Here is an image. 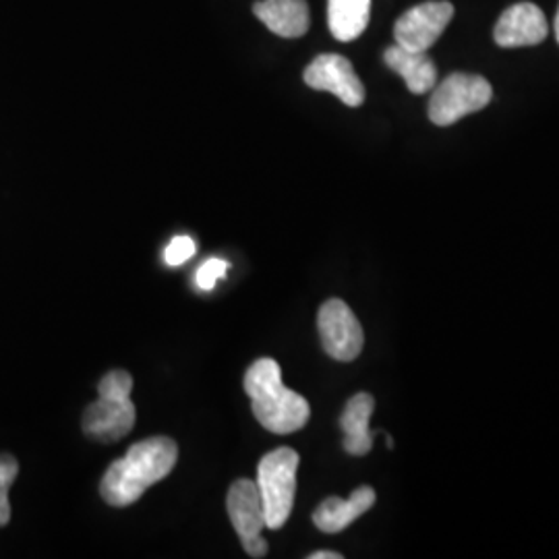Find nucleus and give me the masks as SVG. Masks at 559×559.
Instances as JSON below:
<instances>
[{
    "label": "nucleus",
    "mask_w": 559,
    "mask_h": 559,
    "mask_svg": "<svg viewBox=\"0 0 559 559\" xmlns=\"http://www.w3.org/2000/svg\"><path fill=\"white\" fill-rule=\"evenodd\" d=\"M179 460V445L166 436H156L129 448L124 459L108 466L100 483V493L108 506L124 508L166 479Z\"/></svg>",
    "instance_id": "f257e3e1"
},
{
    "label": "nucleus",
    "mask_w": 559,
    "mask_h": 559,
    "mask_svg": "<svg viewBox=\"0 0 559 559\" xmlns=\"http://www.w3.org/2000/svg\"><path fill=\"white\" fill-rule=\"evenodd\" d=\"M20 475V462L11 454H0V526H7L11 520L9 489Z\"/></svg>",
    "instance_id": "dca6fc26"
},
{
    "label": "nucleus",
    "mask_w": 559,
    "mask_h": 559,
    "mask_svg": "<svg viewBox=\"0 0 559 559\" xmlns=\"http://www.w3.org/2000/svg\"><path fill=\"white\" fill-rule=\"evenodd\" d=\"M228 267H230V263L218 260V258L205 261L200 270H198V276H195L198 286H200L201 290H212L216 286V282L226 276Z\"/></svg>",
    "instance_id": "a211bd4d"
},
{
    "label": "nucleus",
    "mask_w": 559,
    "mask_h": 559,
    "mask_svg": "<svg viewBox=\"0 0 559 559\" xmlns=\"http://www.w3.org/2000/svg\"><path fill=\"white\" fill-rule=\"evenodd\" d=\"M491 98L493 90L485 78L454 73L436 87L429 102V119L438 127H450L460 119L483 110Z\"/></svg>",
    "instance_id": "39448f33"
},
{
    "label": "nucleus",
    "mask_w": 559,
    "mask_h": 559,
    "mask_svg": "<svg viewBox=\"0 0 559 559\" xmlns=\"http://www.w3.org/2000/svg\"><path fill=\"white\" fill-rule=\"evenodd\" d=\"M253 13L280 38H300L311 25L307 0H260L253 4Z\"/></svg>",
    "instance_id": "9b49d317"
},
{
    "label": "nucleus",
    "mask_w": 559,
    "mask_h": 559,
    "mask_svg": "<svg viewBox=\"0 0 559 559\" xmlns=\"http://www.w3.org/2000/svg\"><path fill=\"white\" fill-rule=\"evenodd\" d=\"M297 468L299 454L293 448H278L261 459L258 489L265 514V528L278 531L290 519L297 493Z\"/></svg>",
    "instance_id": "20e7f679"
},
{
    "label": "nucleus",
    "mask_w": 559,
    "mask_h": 559,
    "mask_svg": "<svg viewBox=\"0 0 559 559\" xmlns=\"http://www.w3.org/2000/svg\"><path fill=\"white\" fill-rule=\"evenodd\" d=\"M193 255H195V240L191 239V237H187V235H179V237H175V239L170 240V245L166 247L164 261H166L168 265L177 267V265L187 263Z\"/></svg>",
    "instance_id": "f3484780"
},
{
    "label": "nucleus",
    "mask_w": 559,
    "mask_h": 559,
    "mask_svg": "<svg viewBox=\"0 0 559 559\" xmlns=\"http://www.w3.org/2000/svg\"><path fill=\"white\" fill-rule=\"evenodd\" d=\"M321 344L332 359L350 362L357 359L365 344V334L353 309L340 299L325 300L318 316Z\"/></svg>",
    "instance_id": "0eeeda50"
},
{
    "label": "nucleus",
    "mask_w": 559,
    "mask_h": 559,
    "mask_svg": "<svg viewBox=\"0 0 559 559\" xmlns=\"http://www.w3.org/2000/svg\"><path fill=\"white\" fill-rule=\"evenodd\" d=\"M454 17V7L445 0H431L406 11L394 25V40L413 52H427L440 40Z\"/></svg>",
    "instance_id": "6e6552de"
},
{
    "label": "nucleus",
    "mask_w": 559,
    "mask_h": 559,
    "mask_svg": "<svg viewBox=\"0 0 559 559\" xmlns=\"http://www.w3.org/2000/svg\"><path fill=\"white\" fill-rule=\"evenodd\" d=\"M133 378L127 371H108L98 383V400L83 413L87 438L115 443L131 433L135 425V404L131 402Z\"/></svg>",
    "instance_id": "7ed1b4c3"
},
{
    "label": "nucleus",
    "mask_w": 559,
    "mask_h": 559,
    "mask_svg": "<svg viewBox=\"0 0 559 559\" xmlns=\"http://www.w3.org/2000/svg\"><path fill=\"white\" fill-rule=\"evenodd\" d=\"M245 392L251 399L253 415L261 427L276 436L295 433L309 423V402L284 385L280 365L274 359L255 360L247 369Z\"/></svg>",
    "instance_id": "f03ea898"
},
{
    "label": "nucleus",
    "mask_w": 559,
    "mask_h": 559,
    "mask_svg": "<svg viewBox=\"0 0 559 559\" xmlns=\"http://www.w3.org/2000/svg\"><path fill=\"white\" fill-rule=\"evenodd\" d=\"M309 559H342V554L338 551H316V554H311Z\"/></svg>",
    "instance_id": "6ab92c4d"
},
{
    "label": "nucleus",
    "mask_w": 559,
    "mask_h": 559,
    "mask_svg": "<svg viewBox=\"0 0 559 559\" xmlns=\"http://www.w3.org/2000/svg\"><path fill=\"white\" fill-rule=\"evenodd\" d=\"M371 0H328V25L340 41H353L367 29Z\"/></svg>",
    "instance_id": "2eb2a0df"
},
{
    "label": "nucleus",
    "mask_w": 559,
    "mask_h": 559,
    "mask_svg": "<svg viewBox=\"0 0 559 559\" xmlns=\"http://www.w3.org/2000/svg\"><path fill=\"white\" fill-rule=\"evenodd\" d=\"M556 38L559 41V9H558V17H556Z\"/></svg>",
    "instance_id": "aec40b11"
},
{
    "label": "nucleus",
    "mask_w": 559,
    "mask_h": 559,
    "mask_svg": "<svg viewBox=\"0 0 559 559\" xmlns=\"http://www.w3.org/2000/svg\"><path fill=\"white\" fill-rule=\"evenodd\" d=\"M376 503V491L367 485L353 491L348 500L328 498L320 503V508L313 512V522L321 533H340L348 528L355 520L360 519L365 512H369Z\"/></svg>",
    "instance_id": "f8f14e48"
},
{
    "label": "nucleus",
    "mask_w": 559,
    "mask_h": 559,
    "mask_svg": "<svg viewBox=\"0 0 559 559\" xmlns=\"http://www.w3.org/2000/svg\"><path fill=\"white\" fill-rule=\"evenodd\" d=\"M373 411H376V400L365 392L346 402V408L340 417V427L344 431V450L350 456H365L371 452L373 433L369 429V419Z\"/></svg>",
    "instance_id": "4468645a"
},
{
    "label": "nucleus",
    "mask_w": 559,
    "mask_h": 559,
    "mask_svg": "<svg viewBox=\"0 0 559 559\" xmlns=\"http://www.w3.org/2000/svg\"><path fill=\"white\" fill-rule=\"evenodd\" d=\"M302 80L311 90L330 92L350 108H357L365 102V87L353 69V62L340 55H320L305 69Z\"/></svg>",
    "instance_id": "1a4fd4ad"
},
{
    "label": "nucleus",
    "mask_w": 559,
    "mask_h": 559,
    "mask_svg": "<svg viewBox=\"0 0 559 559\" xmlns=\"http://www.w3.org/2000/svg\"><path fill=\"white\" fill-rule=\"evenodd\" d=\"M549 25L537 4L519 2L503 11L493 38L501 48H520V46H537L547 38Z\"/></svg>",
    "instance_id": "9d476101"
},
{
    "label": "nucleus",
    "mask_w": 559,
    "mask_h": 559,
    "mask_svg": "<svg viewBox=\"0 0 559 559\" xmlns=\"http://www.w3.org/2000/svg\"><path fill=\"white\" fill-rule=\"evenodd\" d=\"M226 510L245 551L251 558H265L267 540L261 537V531L265 528V514L258 483L249 479L235 480L228 489Z\"/></svg>",
    "instance_id": "423d86ee"
},
{
    "label": "nucleus",
    "mask_w": 559,
    "mask_h": 559,
    "mask_svg": "<svg viewBox=\"0 0 559 559\" xmlns=\"http://www.w3.org/2000/svg\"><path fill=\"white\" fill-rule=\"evenodd\" d=\"M383 60L417 96L431 92L438 83V67L427 57V52H413L394 44L383 52Z\"/></svg>",
    "instance_id": "ddd939ff"
}]
</instances>
